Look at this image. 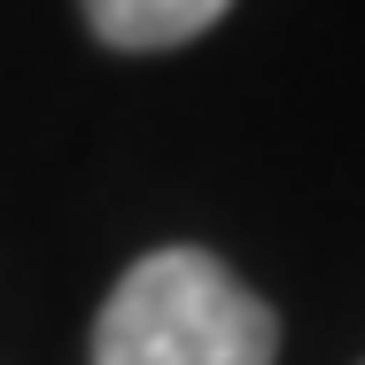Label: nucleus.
<instances>
[{
	"label": "nucleus",
	"instance_id": "obj_1",
	"mask_svg": "<svg viewBox=\"0 0 365 365\" xmlns=\"http://www.w3.org/2000/svg\"><path fill=\"white\" fill-rule=\"evenodd\" d=\"M280 319L210 249L140 257L93 319V365H272Z\"/></svg>",
	"mask_w": 365,
	"mask_h": 365
},
{
	"label": "nucleus",
	"instance_id": "obj_2",
	"mask_svg": "<svg viewBox=\"0 0 365 365\" xmlns=\"http://www.w3.org/2000/svg\"><path fill=\"white\" fill-rule=\"evenodd\" d=\"M233 0H86V24L93 39L125 47V55H155V47H179V39H202Z\"/></svg>",
	"mask_w": 365,
	"mask_h": 365
}]
</instances>
